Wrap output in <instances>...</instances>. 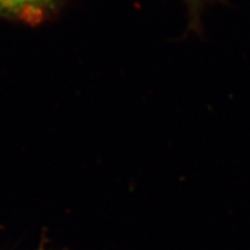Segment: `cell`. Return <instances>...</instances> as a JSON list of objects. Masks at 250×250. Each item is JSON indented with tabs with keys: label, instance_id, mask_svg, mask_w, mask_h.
I'll return each mask as SVG.
<instances>
[{
	"label": "cell",
	"instance_id": "cell-2",
	"mask_svg": "<svg viewBox=\"0 0 250 250\" xmlns=\"http://www.w3.org/2000/svg\"><path fill=\"white\" fill-rule=\"evenodd\" d=\"M187 2H188V4H189L190 6H191L192 8H197L199 5L202 4L203 0H187Z\"/></svg>",
	"mask_w": 250,
	"mask_h": 250
},
{
	"label": "cell",
	"instance_id": "cell-1",
	"mask_svg": "<svg viewBox=\"0 0 250 250\" xmlns=\"http://www.w3.org/2000/svg\"><path fill=\"white\" fill-rule=\"evenodd\" d=\"M62 0H0V18L39 24L57 11Z\"/></svg>",
	"mask_w": 250,
	"mask_h": 250
},
{
	"label": "cell",
	"instance_id": "cell-3",
	"mask_svg": "<svg viewBox=\"0 0 250 250\" xmlns=\"http://www.w3.org/2000/svg\"><path fill=\"white\" fill-rule=\"evenodd\" d=\"M37 250H48V249H46L45 248V247H44V243H41V246L39 247V249H37Z\"/></svg>",
	"mask_w": 250,
	"mask_h": 250
}]
</instances>
